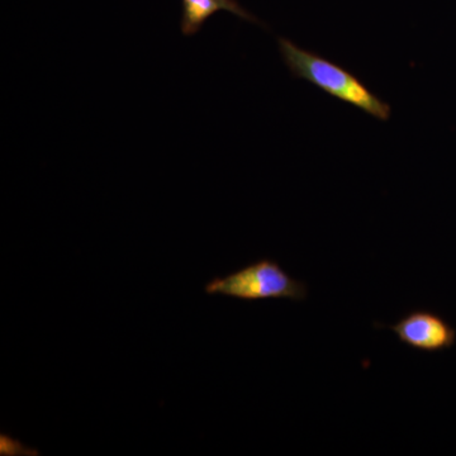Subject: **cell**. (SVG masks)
I'll use <instances>...</instances> for the list:
<instances>
[{
    "label": "cell",
    "mask_w": 456,
    "mask_h": 456,
    "mask_svg": "<svg viewBox=\"0 0 456 456\" xmlns=\"http://www.w3.org/2000/svg\"><path fill=\"white\" fill-rule=\"evenodd\" d=\"M278 42L281 59L294 77L307 80L331 97L359 108L379 121H389L392 107L377 97L358 77L288 38L281 37Z\"/></svg>",
    "instance_id": "1"
},
{
    "label": "cell",
    "mask_w": 456,
    "mask_h": 456,
    "mask_svg": "<svg viewBox=\"0 0 456 456\" xmlns=\"http://www.w3.org/2000/svg\"><path fill=\"white\" fill-rule=\"evenodd\" d=\"M211 296H224L245 302L288 299L302 302L308 297V285L290 277L281 264L264 257L224 278H213L204 287Z\"/></svg>",
    "instance_id": "2"
},
{
    "label": "cell",
    "mask_w": 456,
    "mask_h": 456,
    "mask_svg": "<svg viewBox=\"0 0 456 456\" xmlns=\"http://www.w3.org/2000/svg\"><path fill=\"white\" fill-rule=\"evenodd\" d=\"M391 330L399 342L416 351L436 354L452 349L456 344V329L436 312L413 310L395 325H375Z\"/></svg>",
    "instance_id": "3"
},
{
    "label": "cell",
    "mask_w": 456,
    "mask_h": 456,
    "mask_svg": "<svg viewBox=\"0 0 456 456\" xmlns=\"http://www.w3.org/2000/svg\"><path fill=\"white\" fill-rule=\"evenodd\" d=\"M226 11L250 23H263L246 11L237 0H182V18L180 32L185 37L196 36L202 29L204 23L218 12Z\"/></svg>",
    "instance_id": "4"
},
{
    "label": "cell",
    "mask_w": 456,
    "mask_h": 456,
    "mask_svg": "<svg viewBox=\"0 0 456 456\" xmlns=\"http://www.w3.org/2000/svg\"><path fill=\"white\" fill-rule=\"evenodd\" d=\"M0 439H2V446H0V450H2V452L0 454L2 455H32L31 452H27V450H32V449H27L26 446L22 445V443L18 440L11 439V437L8 436V435L2 434V436H0Z\"/></svg>",
    "instance_id": "5"
}]
</instances>
